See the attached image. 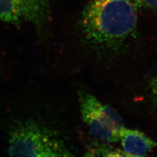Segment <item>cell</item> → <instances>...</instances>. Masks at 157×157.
I'll return each mask as SVG.
<instances>
[{
	"mask_svg": "<svg viewBox=\"0 0 157 157\" xmlns=\"http://www.w3.org/2000/svg\"><path fill=\"white\" fill-rule=\"evenodd\" d=\"M137 6L132 0H91L82 12L79 27L89 45L111 47L136 29Z\"/></svg>",
	"mask_w": 157,
	"mask_h": 157,
	"instance_id": "6da1fadb",
	"label": "cell"
},
{
	"mask_svg": "<svg viewBox=\"0 0 157 157\" xmlns=\"http://www.w3.org/2000/svg\"><path fill=\"white\" fill-rule=\"evenodd\" d=\"M11 156H72L66 144L48 128L33 121L19 122L9 132Z\"/></svg>",
	"mask_w": 157,
	"mask_h": 157,
	"instance_id": "7a4b0ae2",
	"label": "cell"
},
{
	"mask_svg": "<svg viewBox=\"0 0 157 157\" xmlns=\"http://www.w3.org/2000/svg\"><path fill=\"white\" fill-rule=\"evenodd\" d=\"M78 96L82 121L93 138L107 145L120 141L125 127L116 110L85 91L80 92Z\"/></svg>",
	"mask_w": 157,
	"mask_h": 157,
	"instance_id": "3957f363",
	"label": "cell"
},
{
	"mask_svg": "<svg viewBox=\"0 0 157 157\" xmlns=\"http://www.w3.org/2000/svg\"><path fill=\"white\" fill-rule=\"evenodd\" d=\"M50 15L48 0H0V22L42 26Z\"/></svg>",
	"mask_w": 157,
	"mask_h": 157,
	"instance_id": "277c9868",
	"label": "cell"
},
{
	"mask_svg": "<svg viewBox=\"0 0 157 157\" xmlns=\"http://www.w3.org/2000/svg\"><path fill=\"white\" fill-rule=\"evenodd\" d=\"M120 140L126 156H145L157 146L156 142L142 132L124 128Z\"/></svg>",
	"mask_w": 157,
	"mask_h": 157,
	"instance_id": "5b68a950",
	"label": "cell"
},
{
	"mask_svg": "<svg viewBox=\"0 0 157 157\" xmlns=\"http://www.w3.org/2000/svg\"><path fill=\"white\" fill-rule=\"evenodd\" d=\"M107 144H98L95 147L88 149L86 156H126L122 150L113 149L107 146Z\"/></svg>",
	"mask_w": 157,
	"mask_h": 157,
	"instance_id": "8992f818",
	"label": "cell"
},
{
	"mask_svg": "<svg viewBox=\"0 0 157 157\" xmlns=\"http://www.w3.org/2000/svg\"><path fill=\"white\" fill-rule=\"evenodd\" d=\"M137 7L157 9V0H132Z\"/></svg>",
	"mask_w": 157,
	"mask_h": 157,
	"instance_id": "52a82bcc",
	"label": "cell"
},
{
	"mask_svg": "<svg viewBox=\"0 0 157 157\" xmlns=\"http://www.w3.org/2000/svg\"><path fill=\"white\" fill-rule=\"evenodd\" d=\"M150 90L152 98L157 104V77L153 78L150 85Z\"/></svg>",
	"mask_w": 157,
	"mask_h": 157,
	"instance_id": "ba28073f",
	"label": "cell"
}]
</instances>
